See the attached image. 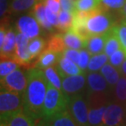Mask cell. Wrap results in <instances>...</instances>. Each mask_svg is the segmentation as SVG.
<instances>
[{"mask_svg":"<svg viewBox=\"0 0 126 126\" xmlns=\"http://www.w3.org/2000/svg\"><path fill=\"white\" fill-rule=\"evenodd\" d=\"M27 86L23 95L24 110L35 121L43 116V106L47 89V80L43 70L31 68L26 71Z\"/></svg>","mask_w":126,"mask_h":126,"instance_id":"cell-1","label":"cell"},{"mask_svg":"<svg viewBox=\"0 0 126 126\" xmlns=\"http://www.w3.org/2000/svg\"><path fill=\"white\" fill-rule=\"evenodd\" d=\"M117 20L110 10H107L101 6L90 12L87 20L86 28L89 35H102L107 33L115 26Z\"/></svg>","mask_w":126,"mask_h":126,"instance_id":"cell-2","label":"cell"},{"mask_svg":"<svg viewBox=\"0 0 126 126\" xmlns=\"http://www.w3.org/2000/svg\"><path fill=\"white\" fill-rule=\"evenodd\" d=\"M68 100H69L68 96L48 83L43 106L42 117H50L57 113L67 110Z\"/></svg>","mask_w":126,"mask_h":126,"instance_id":"cell-3","label":"cell"},{"mask_svg":"<svg viewBox=\"0 0 126 126\" xmlns=\"http://www.w3.org/2000/svg\"><path fill=\"white\" fill-rule=\"evenodd\" d=\"M24 110L23 96L16 93L1 89L0 93V116L7 121L16 112Z\"/></svg>","mask_w":126,"mask_h":126,"instance_id":"cell-4","label":"cell"},{"mask_svg":"<svg viewBox=\"0 0 126 126\" xmlns=\"http://www.w3.org/2000/svg\"><path fill=\"white\" fill-rule=\"evenodd\" d=\"M67 110L70 113L76 126H90L89 121V107L84 94L69 97Z\"/></svg>","mask_w":126,"mask_h":126,"instance_id":"cell-5","label":"cell"},{"mask_svg":"<svg viewBox=\"0 0 126 126\" xmlns=\"http://www.w3.org/2000/svg\"><path fill=\"white\" fill-rule=\"evenodd\" d=\"M102 126H126L125 106L118 102H109L103 115Z\"/></svg>","mask_w":126,"mask_h":126,"instance_id":"cell-6","label":"cell"},{"mask_svg":"<svg viewBox=\"0 0 126 126\" xmlns=\"http://www.w3.org/2000/svg\"><path fill=\"white\" fill-rule=\"evenodd\" d=\"M27 86L26 72L16 69L3 79H1V89L16 93L23 96Z\"/></svg>","mask_w":126,"mask_h":126,"instance_id":"cell-7","label":"cell"},{"mask_svg":"<svg viewBox=\"0 0 126 126\" xmlns=\"http://www.w3.org/2000/svg\"><path fill=\"white\" fill-rule=\"evenodd\" d=\"M87 82V73L77 75H69L62 79V92L70 97V96L81 94L85 88Z\"/></svg>","mask_w":126,"mask_h":126,"instance_id":"cell-8","label":"cell"},{"mask_svg":"<svg viewBox=\"0 0 126 126\" xmlns=\"http://www.w3.org/2000/svg\"><path fill=\"white\" fill-rule=\"evenodd\" d=\"M40 25L34 16L25 15L21 16L16 22V29L29 39L37 38L40 34Z\"/></svg>","mask_w":126,"mask_h":126,"instance_id":"cell-9","label":"cell"},{"mask_svg":"<svg viewBox=\"0 0 126 126\" xmlns=\"http://www.w3.org/2000/svg\"><path fill=\"white\" fill-rule=\"evenodd\" d=\"M30 40L31 39H29L21 33L18 32L16 34V46L13 55V60L20 65L29 64L33 60L28 48Z\"/></svg>","mask_w":126,"mask_h":126,"instance_id":"cell-10","label":"cell"},{"mask_svg":"<svg viewBox=\"0 0 126 126\" xmlns=\"http://www.w3.org/2000/svg\"><path fill=\"white\" fill-rule=\"evenodd\" d=\"M88 92L108 94L110 88L101 72H89L87 74Z\"/></svg>","mask_w":126,"mask_h":126,"instance_id":"cell-11","label":"cell"},{"mask_svg":"<svg viewBox=\"0 0 126 126\" xmlns=\"http://www.w3.org/2000/svg\"><path fill=\"white\" fill-rule=\"evenodd\" d=\"M38 120L43 126H76L68 110L57 113L50 117H42Z\"/></svg>","mask_w":126,"mask_h":126,"instance_id":"cell-12","label":"cell"},{"mask_svg":"<svg viewBox=\"0 0 126 126\" xmlns=\"http://www.w3.org/2000/svg\"><path fill=\"white\" fill-rule=\"evenodd\" d=\"M56 67L57 71H58L60 77L62 79L63 77L69 76V75H82L86 73L83 71L76 63H75L71 60L62 56H62L60 57L58 62L56 65Z\"/></svg>","mask_w":126,"mask_h":126,"instance_id":"cell-13","label":"cell"},{"mask_svg":"<svg viewBox=\"0 0 126 126\" xmlns=\"http://www.w3.org/2000/svg\"><path fill=\"white\" fill-rule=\"evenodd\" d=\"M16 34L17 33H16L15 30L12 28L7 31L4 42L0 46L1 58L13 59V55L16 46Z\"/></svg>","mask_w":126,"mask_h":126,"instance_id":"cell-14","label":"cell"},{"mask_svg":"<svg viewBox=\"0 0 126 126\" xmlns=\"http://www.w3.org/2000/svg\"><path fill=\"white\" fill-rule=\"evenodd\" d=\"M62 36L66 47L75 50L85 48L87 39H85L84 37H82L79 34L73 31L72 29H69L65 31L62 34Z\"/></svg>","mask_w":126,"mask_h":126,"instance_id":"cell-15","label":"cell"},{"mask_svg":"<svg viewBox=\"0 0 126 126\" xmlns=\"http://www.w3.org/2000/svg\"><path fill=\"white\" fill-rule=\"evenodd\" d=\"M61 56L62 53H60V52L45 49L39 55V59H38L36 64H35V67L44 70L50 66L56 65Z\"/></svg>","mask_w":126,"mask_h":126,"instance_id":"cell-16","label":"cell"},{"mask_svg":"<svg viewBox=\"0 0 126 126\" xmlns=\"http://www.w3.org/2000/svg\"><path fill=\"white\" fill-rule=\"evenodd\" d=\"M106 34L102 35H91L86 40V48L92 55H97L104 52L106 44Z\"/></svg>","mask_w":126,"mask_h":126,"instance_id":"cell-17","label":"cell"},{"mask_svg":"<svg viewBox=\"0 0 126 126\" xmlns=\"http://www.w3.org/2000/svg\"><path fill=\"white\" fill-rule=\"evenodd\" d=\"M100 72L107 80L110 89H114V88L117 84L120 77H121L120 70L113 66L111 64L108 62L103 65V67L100 70Z\"/></svg>","mask_w":126,"mask_h":126,"instance_id":"cell-18","label":"cell"},{"mask_svg":"<svg viewBox=\"0 0 126 126\" xmlns=\"http://www.w3.org/2000/svg\"><path fill=\"white\" fill-rule=\"evenodd\" d=\"M33 7L34 8H33L32 14L38 21L40 26L44 27V29L47 30V31H52L53 26H52L51 23L47 19L46 12H45L46 6H45L44 2H43V0H40V1L38 2Z\"/></svg>","mask_w":126,"mask_h":126,"instance_id":"cell-19","label":"cell"},{"mask_svg":"<svg viewBox=\"0 0 126 126\" xmlns=\"http://www.w3.org/2000/svg\"><path fill=\"white\" fill-rule=\"evenodd\" d=\"M9 126H34L35 120L29 114L21 110L12 115L7 120Z\"/></svg>","mask_w":126,"mask_h":126,"instance_id":"cell-20","label":"cell"},{"mask_svg":"<svg viewBox=\"0 0 126 126\" xmlns=\"http://www.w3.org/2000/svg\"><path fill=\"white\" fill-rule=\"evenodd\" d=\"M106 44H105V48L104 52L107 55L108 57L111 56V55L118 51L119 49L121 48L120 44L119 42L117 36L111 29L107 33H106Z\"/></svg>","mask_w":126,"mask_h":126,"instance_id":"cell-21","label":"cell"},{"mask_svg":"<svg viewBox=\"0 0 126 126\" xmlns=\"http://www.w3.org/2000/svg\"><path fill=\"white\" fill-rule=\"evenodd\" d=\"M107 62H109V57L105 52H102V53L97 55H93V56H91L89 65H88L87 71L97 72L102 69L103 65L107 64Z\"/></svg>","mask_w":126,"mask_h":126,"instance_id":"cell-22","label":"cell"},{"mask_svg":"<svg viewBox=\"0 0 126 126\" xmlns=\"http://www.w3.org/2000/svg\"><path fill=\"white\" fill-rule=\"evenodd\" d=\"M44 72L47 82L53 87L56 88V89L62 91V78L60 77V75L58 74L56 65H52V66H50L48 68H47V69L44 70Z\"/></svg>","mask_w":126,"mask_h":126,"instance_id":"cell-23","label":"cell"},{"mask_svg":"<svg viewBox=\"0 0 126 126\" xmlns=\"http://www.w3.org/2000/svg\"><path fill=\"white\" fill-rule=\"evenodd\" d=\"M66 48L65 44L64 42L62 34H56L50 38L47 41L46 48L51 51H54L57 52L62 53V52Z\"/></svg>","mask_w":126,"mask_h":126,"instance_id":"cell-24","label":"cell"},{"mask_svg":"<svg viewBox=\"0 0 126 126\" xmlns=\"http://www.w3.org/2000/svg\"><path fill=\"white\" fill-rule=\"evenodd\" d=\"M46 46H47L46 42L42 38L37 37L30 40L28 48L33 59H34L36 57L39 56L45 50L44 48H46Z\"/></svg>","mask_w":126,"mask_h":126,"instance_id":"cell-25","label":"cell"},{"mask_svg":"<svg viewBox=\"0 0 126 126\" xmlns=\"http://www.w3.org/2000/svg\"><path fill=\"white\" fill-rule=\"evenodd\" d=\"M111 30L117 36L121 48L126 54V22L125 19L118 22L115 26L112 27Z\"/></svg>","mask_w":126,"mask_h":126,"instance_id":"cell-26","label":"cell"},{"mask_svg":"<svg viewBox=\"0 0 126 126\" xmlns=\"http://www.w3.org/2000/svg\"><path fill=\"white\" fill-rule=\"evenodd\" d=\"M115 101L126 106V77L121 75L117 84L114 88Z\"/></svg>","mask_w":126,"mask_h":126,"instance_id":"cell-27","label":"cell"},{"mask_svg":"<svg viewBox=\"0 0 126 126\" xmlns=\"http://www.w3.org/2000/svg\"><path fill=\"white\" fill-rule=\"evenodd\" d=\"M19 64L12 58H1L0 63V78L3 79L5 76L18 69Z\"/></svg>","mask_w":126,"mask_h":126,"instance_id":"cell-28","label":"cell"},{"mask_svg":"<svg viewBox=\"0 0 126 126\" xmlns=\"http://www.w3.org/2000/svg\"><path fill=\"white\" fill-rule=\"evenodd\" d=\"M58 28L61 31H66L67 30L71 28L72 21H73V13L70 12L65 11V10H61L58 13Z\"/></svg>","mask_w":126,"mask_h":126,"instance_id":"cell-29","label":"cell"},{"mask_svg":"<svg viewBox=\"0 0 126 126\" xmlns=\"http://www.w3.org/2000/svg\"><path fill=\"white\" fill-rule=\"evenodd\" d=\"M102 0H76L75 8L76 11L90 12L98 8Z\"/></svg>","mask_w":126,"mask_h":126,"instance_id":"cell-30","label":"cell"},{"mask_svg":"<svg viewBox=\"0 0 126 126\" xmlns=\"http://www.w3.org/2000/svg\"><path fill=\"white\" fill-rule=\"evenodd\" d=\"M40 0H14L12 3L11 8L14 12H23L26 11L35 4Z\"/></svg>","mask_w":126,"mask_h":126,"instance_id":"cell-31","label":"cell"},{"mask_svg":"<svg viewBox=\"0 0 126 126\" xmlns=\"http://www.w3.org/2000/svg\"><path fill=\"white\" fill-rule=\"evenodd\" d=\"M125 58H126L125 52L123 51L122 48H120L118 51L114 52L111 56L109 57V63L111 64L113 66H115V68L120 70L123 62H125Z\"/></svg>","mask_w":126,"mask_h":126,"instance_id":"cell-32","label":"cell"},{"mask_svg":"<svg viewBox=\"0 0 126 126\" xmlns=\"http://www.w3.org/2000/svg\"><path fill=\"white\" fill-rule=\"evenodd\" d=\"M91 56L92 55L90 54V52L86 48H83L79 50V58L77 65H79V68L83 71L86 72L88 70V65H89Z\"/></svg>","mask_w":126,"mask_h":126,"instance_id":"cell-33","label":"cell"},{"mask_svg":"<svg viewBox=\"0 0 126 126\" xmlns=\"http://www.w3.org/2000/svg\"><path fill=\"white\" fill-rule=\"evenodd\" d=\"M126 0H102L101 6L107 10L120 11L125 3Z\"/></svg>","mask_w":126,"mask_h":126,"instance_id":"cell-34","label":"cell"},{"mask_svg":"<svg viewBox=\"0 0 126 126\" xmlns=\"http://www.w3.org/2000/svg\"><path fill=\"white\" fill-rule=\"evenodd\" d=\"M62 56H64L66 58L71 60L72 62H74L75 63H78L79 58V50H75L72 48H69L66 47L64 51L62 52Z\"/></svg>","mask_w":126,"mask_h":126,"instance_id":"cell-35","label":"cell"},{"mask_svg":"<svg viewBox=\"0 0 126 126\" xmlns=\"http://www.w3.org/2000/svg\"><path fill=\"white\" fill-rule=\"evenodd\" d=\"M45 6L55 13H59L61 11V2L60 0H43Z\"/></svg>","mask_w":126,"mask_h":126,"instance_id":"cell-36","label":"cell"},{"mask_svg":"<svg viewBox=\"0 0 126 126\" xmlns=\"http://www.w3.org/2000/svg\"><path fill=\"white\" fill-rule=\"evenodd\" d=\"M60 2H61L62 10L70 12L71 13H74L76 11V8H75L76 0H60Z\"/></svg>","mask_w":126,"mask_h":126,"instance_id":"cell-37","label":"cell"},{"mask_svg":"<svg viewBox=\"0 0 126 126\" xmlns=\"http://www.w3.org/2000/svg\"><path fill=\"white\" fill-rule=\"evenodd\" d=\"M45 12H46V16H47V19L48 21L51 25L53 27H57L58 26V23H59V21H58V13H55V12H52L48 7H46L45 8Z\"/></svg>","mask_w":126,"mask_h":126,"instance_id":"cell-38","label":"cell"},{"mask_svg":"<svg viewBox=\"0 0 126 126\" xmlns=\"http://www.w3.org/2000/svg\"><path fill=\"white\" fill-rule=\"evenodd\" d=\"M0 2H1V17H2L7 12V0H0Z\"/></svg>","mask_w":126,"mask_h":126,"instance_id":"cell-39","label":"cell"},{"mask_svg":"<svg viewBox=\"0 0 126 126\" xmlns=\"http://www.w3.org/2000/svg\"><path fill=\"white\" fill-rule=\"evenodd\" d=\"M6 30H5V27L3 26H1V30H0V46L3 44L5 37H6Z\"/></svg>","mask_w":126,"mask_h":126,"instance_id":"cell-40","label":"cell"},{"mask_svg":"<svg viewBox=\"0 0 126 126\" xmlns=\"http://www.w3.org/2000/svg\"><path fill=\"white\" fill-rule=\"evenodd\" d=\"M120 74H121V75L126 77V58L125 60V62H123L122 65L120 68Z\"/></svg>","mask_w":126,"mask_h":126,"instance_id":"cell-41","label":"cell"},{"mask_svg":"<svg viewBox=\"0 0 126 126\" xmlns=\"http://www.w3.org/2000/svg\"><path fill=\"white\" fill-rule=\"evenodd\" d=\"M119 12H120V14H121V16H123V18L126 19V1H125L124 7H123V8L120 10Z\"/></svg>","mask_w":126,"mask_h":126,"instance_id":"cell-42","label":"cell"},{"mask_svg":"<svg viewBox=\"0 0 126 126\" xmlns=\"http://www.w3.org/2000/svg\"><path fill=\"white\" fill-rule=\"evenodd\" d=\"M0 126H9L8 123L7 121H4V120H1V123H0Z\"/></svg>","mask_w":126,"mask_h":126,"instance_id":"cell-43","label":"cell"},{"mask_svg":"<svg viewBox=\"0 0 126 126\" xmlns=\"http://www.w3.org/2000/svg\"><path fill=\"white\" fill-rule=\"evenodd\" d=\"M34 126H43V125H41V123H40L39 120H36V121H35V125Z\"/></svg>","mask_w":126,"mask_h":126,"instance_id":"cell-44","label":"cell"},{"mask_svg":"<svg viewBox=\"0 0 126 126\" xmlns=\"http://www.w3.org/2000/svg\"><path fill=\"white\" fill-rule=\"evenodd\" d=\"M125 22H126V19H125Z\"/></svg>","mask_w":126,"mask_h":126,"instance_id":"cell-45","label":"cell"}]
</instances>
